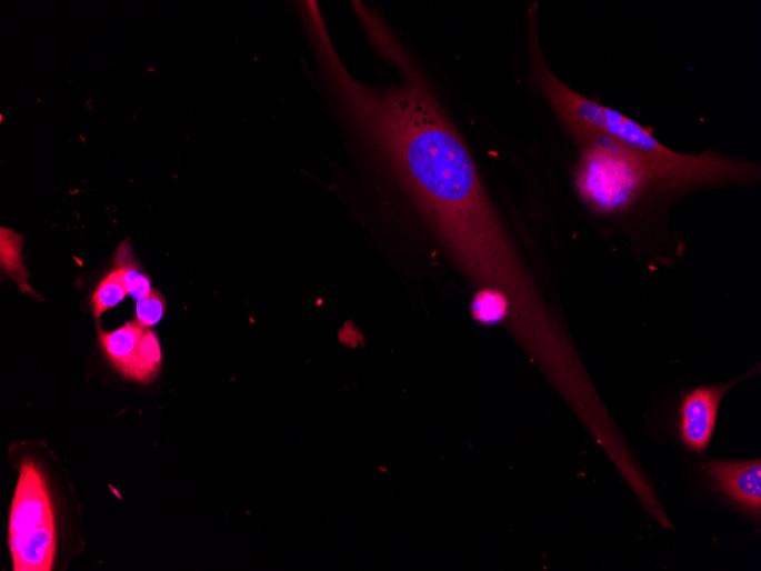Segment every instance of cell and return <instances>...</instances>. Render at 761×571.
I'll return each mask as SVG.
<instances>
[{"label":"cell","instance_id":"obj_7","mask_svg":"<svg viewBox=\"0 0 761 571\" xmlns=\"http://www.w3.org/2000/svg\"><path fill=\"white\" fill-rule=\"evenodd\" d=\"M144 331L146 328L138 321L126 323L113 332L99 329L100 343L104 353L114 368L127 378H130L133 364H136Z\"/></svg>","mask_w":761,"mask_h":571},{"label":"cell","instance_id":"obj_12","mask_svg":"<svg viewBox=\"0 0 761 571\" xmlns=\"http://www.w3.org/2000/svg\"><path fill=\"white\" fill-rule=\"evenodd\" d=\"M473 314L484 324H498L512 317V307L504 294L483 290L474 302Z\"/></svg>","mask_w":761,"mask_h":571},{"label":"cell","instance_id":"obj_4","mask_svg":"<svg viewBox=\"0 0 761 571\" xmlns=\"http://www.w3.org/2000/svg\"><path fill=\"white\" fill-rule=\"evenodd\" d=\"M9 543L16 571H51L57 533L50 492L39 468L21 465L12 503Z\"/></svg>","mask_w":761,"mask_h":571},{"label":"cell","instance_id":"obj_9","mask_svg":"<svg viewBox=\"0 0 761 571\" xmlns=\"http://www.w3.org/2000/svg\"><path fill=\"white\" fill-rule=\"evenodd\" d=\"M161 362L162 353L158 337L150 329H146L129 379L140 382L152 381L161 369Z\"/></svg>","mask_w":761,"mask_h":571},{"label":"cell","instance_id":"obj_1","mask_svg":"<svg viewBox=\"0 0 761 571\" xmlns=\"http://www.w3.org/2000/svg\"><path fill=\"white\" fill-rule=\"evenodd\" d=\"M390 62L402 74L400 83L358 82L341 61L326 77L357 133L391 168L465 274L504 294L513 309H525L540 293L469 149L404 49Z\"/></svg>","mask_w":761,"mask_h":571},{"label":"cell","instance_id":"obj_2","mask_svg":"<svg viewBox=\"0 0 761 571\" xmlns=\"http://www.w3.org/2000/svg\"><path fill=\"white\" fill-rule=\"evenodd\" d=\"M529 58L541 93L580 146L602 142L639 157L649 167L661 194L749 184L760 180V164L707 151L687 154L663 146L649 129L623 113L581 96L548 66L541 49L537 12H530Z\"/></svg>","mask_w":761,"mask_h":571},{"label":"cell","instance_id":"obj_5","mask_svg":"<svg viewBox=\"0 0 761 571\" xmlns=\"http://www.w3.org/2000/svg\"><path fill=\"white\" fill-rule=\"evenodd\" d=\"M741 379L698 387L685 394L680 407V432L689 450L703 453L709 448L722 401Z\"/></svg>","mask_w":761,"mask_h":571},{"label":"cell","instance_id":"obj_13","mask_svg":"<svg viewBox=\"0 0 761 571\" xmlns=\"http://www.w3.org/2000/svg\"><path fill=\"white\" fill-rule=\"evenodd\" d=\"M164 297L152 289L147 295L138 300L137 321L146 329L157 325L166 313Z\"/></svg>","mask_w":761,"mask_h":571},{"label":"cell","instance_id":"obj_3","mask_svg":"<svg viewBox=\"0 0 761 571\" xmlns=\"http://www.w3.org/2000/svg\"><path fill=\"white\" fill-rule=\"evenodd\" d=\"M575 189L590 209L604 217L632 211L650 194H661L653 173L639 157L612 144L580 146Z\"/></svg>","mask_w":761,"mask_h":571},{"label":"cell","instance_id":"obj_6","mask_svg":"<svg viewBox=\"0 0 761 571\" xmlns=\"http://www.w3.org/2000/svg\"><path fill=\"white\" fill-rule=\"evenodd\" d=\"M715 488L739 508L760 517L761 461H709L704 465Z\"/></svg>","mask_w":761,"mask_h":571},{"label":"cell","instance_id":"obj_8","mask_svg":"<svg viewBox=\"0 0 761 571\" xmlns=\"http://www.w3.org/2000/svg\"><path fill=\"white\" fill-rule=\"evenodd\" d=\"M114 268L123 272V279L129 295L132 299H141L151 290V280L143 272L129 239L124 240L116 251Z\"/></svg>","mask_w":761,"mask_h":571},{"label":"cell","instance_id":"obj_11","mask_svg":"<svg viewBox=\"0 0 761 571\" xmlns=\"http://www.w3.org/2000/svg\"><path fill=\"white\" fill-rule=\"evenodd\" d=\"M129 295L123 272L116 269L99 284L92 297L93 312L98 320Z\"/></svg>","mask_w":761,"mask_h":571},{"label":"cell","instance_id":"obj_10","mask_svg":"<svg viewBox=\"0 0 761 571\" xmlns=\"http://www.w3.org/2000/svg\"><path fill=\"white\" fill-rule=\"evenodd\" d=\"M22 240L23 237L2 229V267L23 292L36 295L28 283L29 274L21 257Z\"/></svg>","mask_w":761,"mask_h":571}]
</instances>
